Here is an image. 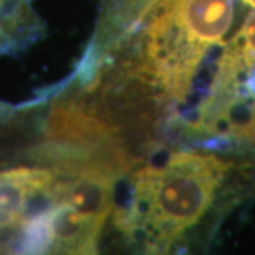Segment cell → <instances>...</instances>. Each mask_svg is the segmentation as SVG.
I'll list each match as a JSON object with an SVG mask.
<instances>
[{"label":"cell","instance_id":"cell-4","mask_svg":"<svg viewBox=\"0 0 255 255\" xmlns=\"http://www.w3.org/2000/svg\"><path fill=\"white\" fill-rule=\"evenodd\" d=\"M17 108H13L9 104L0 102V132L11 122V119L14 118Z\"/></svg>","mask_w":255,"mask_h":255},{"label":"cell","instance_id":"cell-1","mask_svg":"<svg viewBox=\"0 0 255 255\" xmlns=\"http://www.w3.org/2000/svg\"><path fill=\"white\" fill-rule=\"evenodd\" d=\"M230 166L197 152H173L162 164L146 166L133 174L130 199L115 226L147 253H163L203 219Z\"/></svg>","mask_w":255,"mask_h":255},{"label":"cell","instance_id":"cell-3","mask_svg":"<svg viewBox=\"0 0 255 255\" xmlns=\"http://www.w3.org/2000/svg\"><path fill=\"white\" fill-rule=\"evenodd\" d=\"M44 33L31 0H0V55L26 50Z\"/></svg>","mask_w":255,"mask_h":255},{"label":"cell","instance_id":"cell-2","mask_svg":"<svg viewBox=\"0 0 255 255\" xmlns=\"http://www.w3.org/2000/svg\"><path fill=\"white\" fill-rule=\"evenodd\" d=\"M160 0H102L100 27L88 51L101 58L130 36Z\"/></svg>","mask_w":255,"mask_h":255}]
</instances>
